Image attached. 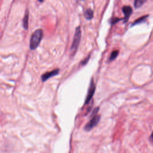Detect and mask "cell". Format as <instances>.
I'll return each mask as SVG.
<instances>
[{
    "label": "cell",
    "instance_id": "1",
    "mask_svg": "<svg viewBox=\"0 0 153 153\" xmlns=\"http://www.w3.org/2000/svg\"><path fill=\"white\" fill-rule=\"evenodd\" d=\"M43 36V32L41 29H37L32 33L29 41V48L31 50H36L39 46Z\"/></svg>",
    "mask_w": 153,
    "mask_h": 153
},
{
    "label": "cell",
    "instance_id": "2",
    "mask_svg": "<svg viewBox=\"0 0 153 153\" xmlns=\"http://www.w3.org/2000/svg\"><path fill=\"white\" fill-rule=\"evenodd\" d=\"M81 28L80 26H78L75 29L74 36L73 38V41L71 47V56H73L75 55L77 51L78 50V46L80 43L81 41Z\"/></svg>",
    "mask_w": 153,
    "mask_h": 153
},
{
    "label": "cell",
    "instance_id": "3",
    "mask_svg": "<svg viewBox=\"0 0 153 153\" xmlns=\"http://www.w3.org/2000/svg\"><path fill=\"white\" fill-rule=\"evenodd\" d=\"M100 115H96L93 117H92L91 120L84 127V129L85 131H90L92 130L95 126H97V125L99 123L100 120Z\"/></svg>",
    "mask_w": 153,
    "mask_h": 153
},
{
    "label": "cell",
    "instance_id": "4",
    "mask_svg": "<svg viewBox=\"0 0 153 153\" xmlns=\"http://www.w3.org/2000/svg\"><path fill=\"white\" fill-rule=\"evenodd\" d=\"M95 90H96V86H95V83L93 81V78H92L91 81H90V86H89V90H88V95H87L86 100H85L84 105H86L90 103V100H92V99L93 97V96L95 94Z\"/></svg>",
    "mask_w": 153,
    "mask_h": 153
},
{
    "label": "cell",
    "instance_id": "5",
    "mask_svg": "<svg viewBox=\"0 0 153 153\" xmlns=\"http://www.w3.org/2000/svg\"><path fill=\"white\" fill-rule=\"evenodd\" d=\"M59 74V69H56L50 72H47L41 75V81L43 82H46L47 80L58 75Z\"/></svg>",
    "mask_w": 153,
    "mask_h": 153
},
{
    "label": "cell",
    "instance_id": "6",
    "mask_svg": "<svg viewBox=\"0 0 153 153\" xmlns=\"http://www.w3.org/2000/svg\"><path fill=\"white\" fill-rule=\"evenodd\" d=\"M122 11L125 14V18L123 19V21H124V23H125L128 22L130 16L132 13V9L130 6H126L123 7Z\"/></svg>",
    "mask_w": 153,
    "mask_h": 153
},
{
    "label": "cell",
    "instance_id": "7",
    "mask_svg": "<svg viewBox=\"0 0 153 153\" xmlns=\"http://www.w3.org/2000/svg\"><path fill=\"white\" fill-rule=\"evenodd\" d=\"M28 21H29V11L27 10L25 12V14L24 15L22 24H23V28L25 30H28Z\"/></svg>",
    "mask_w": 153,
    "mask_h": 153
},
{
    "label": "cell",
    "instance_id": "8",
    "mask_svg": "<svg viewBox=\"0 0 153 153\" xmlns=\"http://www.w3.org/2000/svg\"><path fill=\"white\" fill-rule=\"evenodd\" d=\"M84 18L88 21H90L93 18V11L91 9H88L84 13Z\"/></svg>",
    "mask_w": 153,
    "mask_h": 153
},
{
    "label": "cell",
    "instance_id": "9",
    "mask_svg": "<svg viewBox=\"0 0 153 153\" xmlns=\"http://www.w3.org/2000/svg\"><path fill=\"white\" fill-rule=\"evenodd\" d=\"M148 15H145V16H144L141 17L140 18L138 19L137 20H136V21L132 23V26H134V25H138V24H140V23L144 22L148 18Z\"/></svg>",
    "mask_w": 153,
    "mask_h": 153
},
{
    "label": "cell",
    "instance_id": "10",
    "mask_svg": "<svg viewBox=\"0 0 153 153\" xmlns=\"http://www.w3.org/2000/svg\"><path fill=\"white\" fill-rule=\"evenodd\" d=\"M147 0H135L134 3V6L136 9H138L143 6V4Z\"/></svg>",
    "mask_w": 153,
    "mask_h": 153
},
{
    "label": "cell",
    "instance_id": "11",
    "mask_svg": "<svg viewBox=\"0 0 153 153\" xmlns=\"http://www.w3.org/2000/svg\"><path fill=\"white\" fill-rule=\"evenodd\" d=\"M118 50H114L113 51V52L111 53V55H110V57L109 58V60H108V62H112L113 60H114L118 56Z\"/></svg>",
    "mask_w": 153,
    "mask_h": 153
},
{
    "label": "cell",
    "instance_id": "12",
    "mask_svg": "<svg viewBox=\"0 0 153 153\" xmlns=\"http://www.w3.org/2000/svg\"><path fill=\"white\" fill-rule=\"evenodd\" d=\"M90 58V54H89L88 57H86L84 60H83L81 62V65L82 66H84V65H86V64L88 63V61L89 60Z\"/></svg>",
    "mask_w": 153,
    "mask_h": 153
},
{
    "label": "cell",
    "instance_id": "13",
    "mask_svg": "<svg viewBox=\"0 0 153 153\" xmlns=\"http://www.w3.org/2000/svg\"><path fill=\"white\" fill-rule=\"evenodd\" d=\"M122 20H123V19H120V18H112L111 20V23L112 25L117 23L118 22Z\"/></svg>",
    "mask_w": 153,
    "mask_h": 153
},
{
    "label": "cell",
    "instance_id": "14",
    "mask_svg": "<svg viewBox=\"0 0 153 153\" xmlns=\"http://www.w3.org/2000/svg\"><path fill=\"white\" fill-rule=\"evenodd\" d=\"M99 107H96V108H95V110H93V112L92 114V117H93V116L97 115V112L99 111Z\"/></svg>",
    "mask_w": 153,
    "mask_h": 153
},
{
    "label": "cell",
    "instance_id": "15",
    "mask_svg": "<svg viewBox=\"0 0 153 153\" xmlns=\"http://www.w3.org/2000/svg\"><path fill=\"white\" fill-rule=\"evenodd\" d=\"M149 140H150V141H151L152 143H153V132H152L151 134L150 135V137H149Z\"/></svg>",
    "mask_w": 153,
    "mask_h": 153
},
{
    "label": "cell",
    "instance_id": "16",
    "mask_svg": "<svg viewBox=\"0 0 153 153\" xmlns=\"http://www.w3.org/2000/svg\"><path fill=\"white\" fill-rule=\"evenodd\" d=\"M38 1L40 2V3H43L44 1V0H38Z\"/></svg>",
    "mask_w": 153,
    "mask_h": 153
}]
</instances>
